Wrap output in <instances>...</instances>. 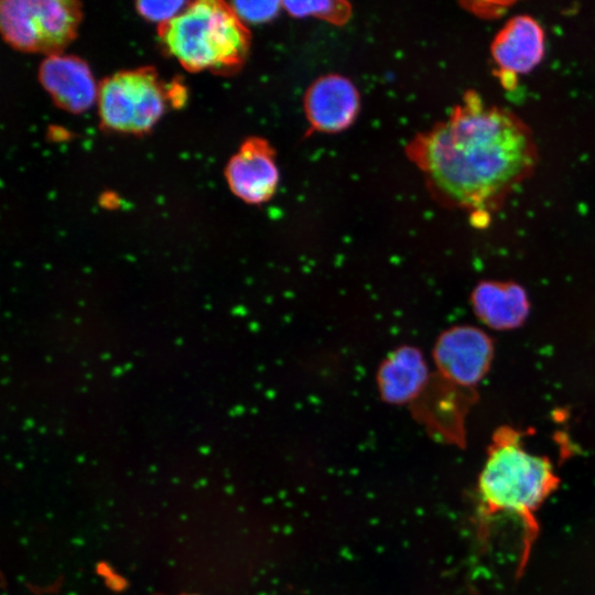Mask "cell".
Here are the masks:
<instances>
[{
	"instance_id": "cell-8",
	"label": "cell",
	"mask_w": 595,
	"mask_h": 595,
	"mask_svg": "<svg viewBox=\"0 0 595 595\" xmlns=\"http://www.w3.org/2000/svg\"><path fill=\"white\" fill-rule=\"evenodd\" d=\"M230 191L249 204L269 201L279 184V170L274 150L262 138L247 139L225 170Z\"/></svg>"
},
{
	"instance_id": "cell-5",
	"label": "cell",
	"mask_w": 595,
	"mask_h": 595,
	"mask_svg": "<svg viewBox=\"0 0 595 595\" xmlns=\"http://www.w3.org/2000/svg\"><path fill=\"white\" fill-rule=\"evenodd\" d=\"M165 100L164 87L149 67L113 74L100 84L97 96L102 125L128 133L151 129L162 116Z\"/></svg>"
},
{
	"instance_id": "cell-10",
	"label": "cell",
	"mask_w": 595,
	"mask_h": 595,
	"mask_svg": "<svg viewBox=\"0 0 595 595\" xmlns=\"http://www.w3.org/2000/svg\"><path fill=\"white\" fill-rule=\"evenodd\" d=\"M39 78L55 104L67 111L82 112L97 100L91 72L78 57L48 55L40 66Z\"/></svg>"
},
{
	"instance_id": "cell-2",
	"label": "cell",
	"mask_w": 595,
	"mask_h": 595,
	"mask_svg": "<svg viewBox=\"0 0 595 595\" xmlns=\"http://www.w3.org/2000/svg\"><path fill=\"white\" fill-rule=\"evenodd\" d=\"M521 436L510 426L494 432L477 487L483 519L504 513L521 522L523 547L518 573L538 536L534 513L559 485L550 461L527 451Z\"/></svg>"
},
{
	"instance_id": "cell-13",
	"label": "cell",
	"mask_w": 595,
	"mask_h": 595,
	"mask_svg": "<svg viewBox=\"0 0 595 595\" xmlns=\"http://www.w3.org/2000/svg\"><path fill=\"white\" fill-rule=\"evenodd\" d=\"M282 4L293 17H315L335 24L345 23L351 12L349 3L344 1H284Z\"/></svg>"
},
{
	"instance_id": "cell-12",
	"label": "cell",
	"mask_w": 595,
	"mask_h": 595,
	"mask_svg": "<svg viewBox=\"0 0 595 595\" xmlns=\"http://www.w3.org/2000/svg\"><path fill=\"white\" fill-rule=\"evenodd\" d=\"M428 381V367L421 353L401 347L381 365L378 386L390 403H403L415 397Z\"/></svg>"
},
{
	"instance_id": "cell-11",
	"label": "cell",
	"mask_w": 595,
	"mask_h": 595,
	"mask_svg": "<svg viewBox=\"0 0 595 595\" xmlns=\"http://www.w3.org/2000/svg\"><path fill=\"white\" fill-rule=\"evenodd\" d=\"M478 318L495 329H511L520 326L529 313L526 291L515 282H480L472 295Z\"/></svg>"
},
{
	"instance_id": "cell-6",
	"label": "cell",
	"mask_w": 595,
	"mask_h": 595,
	"mask_svg": "<svg viewBox=\"0 0 595 595\" xmlns=\"http://www.w3.org/2000/svg\"><path fill=\"white\" fill-rule=\"evenodd\" d=\"M494 357L491 338L474 326H455L444 332L434 348L441 374L455 385L472 388L490 368Z\"/></svg>"
},
{
	"instance_id": "cell-14",
	"label": "cell",
	"mask_w": 595,
	"mask_h": 595,
	"mask_svg": "<svg viewBox=\"0 0 595 595\" xmlns=\"http://www.w3.org/2000/svg\"><path fill=\"white\" fill-rule=\"evenodd\" d=\"M237 17L245 23H262L277 17L281 1H234L230 3Z\"/></svg>"
},
{
	"instance_id": "cell-4",
	"label": "cell",
	"mask_w": 595,
	"mask_h": 595,
	"mask_svg": "<svg viewBox=\"0 0 595 595\" xmlns=\"http://www.w3.org/2000/svg\"><path fill=\"white\" fill-rule=\"evenodd\" d=\"M79 3L67 0H7L0 3L1 32L18 50L58 54L76 34Z\"/></svg>"
},
{
	"instance_id": "cell-7",
	"label": "cell",
	"mask_w": 595,
	"mask_h": 595,
	"mask_svg": "<svg viewBox=\"0 0 595 595\" xmlns=\"http://www.w3.org/2000/svg\"><path fill=\"white\" fill-rule=\"evenodd\" d=\"M490 54L502 84L512 88L519 74L529 73L541 62L544 31L532 17L515 15L496 33Z\"/></svg>"
},
{
	"instance_id": "cell-15",
	"label": "cell",
	"mask_w": 595,
	"mask_h": 595,
	"mask_svg": "<svg viewBox=\"0 0 595 595\" xmlns=\"http://www.w3.org/2000/svg\"><path fill=\"white\" fill-rule=\"evenodd\" d=\"M188 3L184 1H139L137 10L139 13L153 22H159L160 25L175 18L186 8Z\"/></svg>"
},
{
	"instance_id": "cell-9",
	"label": "cell",
	"mask_w": 595,
	"mask_h": 595,
	"mask_svg": "<svg viewBox=\"0 0 595 595\" xmlns=\"http://www.w3.org/2000/svg\"><path fill=\"white\" fill-rule=\"evenodd\" d=\"M360 96L350 79L327 74L314 80L304 96V111L313 130L335 133L347 129L356 119Z\"/></svg>"
},
{
	"instance_id": "cell-1",
	"label": "cell",
	"mask_w": 595,
	"mask_h": 595,
	"mask_svg": "<svg viewBox=\"0 0 595 595\" xmlns=\"http://www.w3.org/2000/svg\"><path fill=\"white\" fill-rule=\"evenodd\" d=\"M408 155L441 203L487 215L531 175L538 150L518 116L469 90L447 119L412 141Z\"/></svg>"
},
{
	"instance_id": "cell-3",
	"label": "cell",
	"mask_w": 595,
	"mask_h": 595,
	"mask_svg": "<svg viewBox=\"0 0 595 595\" xmlns=\"http://www.w3.org/2000/svg\"><path fill=\"white\" fill-rule=\"evenodd\" d=\"M159 35L167 52L191 71H231L246 58L250 35L230 3L201 0L169 22Z\"/></svg>"
}]
</instances>
